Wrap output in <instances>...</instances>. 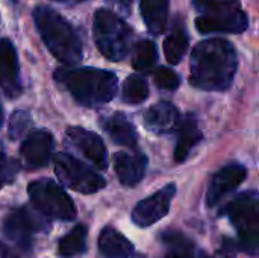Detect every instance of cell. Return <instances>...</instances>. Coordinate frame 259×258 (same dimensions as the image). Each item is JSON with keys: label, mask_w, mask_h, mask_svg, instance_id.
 Here are the masks:
<instances>
[{"label": "cell", "mask_w": 259, "mask_h": 258, "mask_svg": "<svg viewBox=\"0 0 259 258\" xmlns=\"http://www.w3.org/2000/svg\"><path fill=\"white\" fill-rule=\"evenodd\" d=\"M27 195L35 210L46 217L70 222L77 214L73 199L52 179L32 181L27 187Z\"/></svg>", "instance_id": "52a82bcc"}, {"label": "cell", "mask_w": 259, "mask_h": 258, "mask_svg": "<svg viewBox=\"0 0 259 258\" xmlns=\"http://www.w3.org/2000/svg\"><path fill=\"white\" fill-rule=\"evenodd\" d=\"M67 141L99 170H105L108 167V152L103 140L97 134L83 128L71 126L67 129Z\"/></svg>", "instance_id": "7c38bea8"}, {"label": "cell", "mask_w": 259, "mask_h": 258, "mask_svg": "<svg viewBox=\"0 0 259 258\" xmlns=\"http://www.w3.org/2000/svg\"><path fill=\"white\" fill-rule=\"evenodd\" d=\"M108 2H111L112 5H115L121 9H129V6L132 5L134 0H108Z\"/></svg>", "instance_id": "f1b7e54d"}, {"label": "cell", "mask_w": 259, "mask_h": 258, "mask_svg": "<svg viewBox=\"0 0 259 258\" xmlns=\"http://www.w3.org/2000/svg\"><path fill=\"white\" fill-rule=\"evenodd\" d=\"M2 125H3V106L0 103V128H2Z\"/></svg>", "instance_id": "1f68e13d"}, {"label": "cell", "mask_w": 259, "mask_h": 258, "mask_svg": "<svg viewBox=\"0 0 259 258\" xmlns=\"http://www.w3.org/2000/svg\"><path fill=\"white\" fill-rule=\"evenodd\" d=\"M36 29L50 53L64 65H76L82 59V41L74 27L56 11L38 6L33 11Z\"/></svg>", "instance_id": "3957f363"}, {"label": "cell", "mask_w": 259, "mask_h": 258, "mask_svg": "<svg viewBox=\"0 0 259 258\" xmlns=\"http://www.w3.org/2000/svg\"><path fill=\"white\" fill-rule=\"evenodd\" d=\"M0 258H8V249L2 242H0Z\"/></svg>", "instance_id": "f546056e"}, {"label": "cell", "mask_w": 259, "mask_h": 258, "mask_svg": "<svg viewBox=\"0 0 259 258\" xmlns=\"http://www.w3.org/2000/svg\"><path fill=\"white\" fill-rule=\"evenodd\" d=\"M199 15L196 27L202 33H241L249 18L238 0H193Z\"/></svg>", "instance_id": "277c9868"}, {"label": "cell", "mask_w": 259, "mask_h": 258, "mask_svg": "<svg viewBox=\"0 0 259 258\" xmlns=\"http://www.w3.org/2000/svg\"><path fill=\"white\" fill-rule=\"evenodd\" d=\"M87 237H88V230L85 225H76L68 234H65L59 245H58V252L64 258L76 257L80 255L87 251Z\"/></svg>", "instance_id": "7402d4cb"}, {"label": "cell", "mask_w": 259, "mask_h": 258, "mask_svg": "<svg viewBox=\"0 0 259 258\" xmlns=\"http://www.w3.org/2000/svg\"><path fill=\"white\" fill-rule=\"evenodd\" d=\"M123 100L129 105L143 103L149 96V85L146 79L138 75L129 76L123 84Z\"/></svg>", "instance_id": "d4e9b609"}, {"label": "cell", "mask_w": 259, "mask_h": 258, "mask_svg": "<svg viewBox=\"0 0 259 258\" xmlns=\"http://www.w3.org/2000/svg\"><path fill=\"white\" fill-rule=\"evenodd\" d=\"M238 233V245L250 257H259V192H244L222 210Z\"/></svg>", "instance_id": "5b68a950"}, {"label": "cell", "mask_w": 259, "mask_h": 258, "mask_svg": "<svg viewBox=\"0 0 259 258\" xmlns=\"http://www.w3.org/2000/svg\"><path fill=\"white\" fill-rule=\"evenodd\" d=\"M178 141L175 148V161L176 163H184L194 146L202 140V131L199 129V123L194 114H187L178 128Z\"/></svg>", "instance_id": "ac0fdd59"}, {"label": "cell", "mask_w": 259, "mask_h": 258, "mask_svg": "<svg viewBox=\"0 0 259 258\" xmlns=\"http://www.w3.org/2000/svg\"><path fill=\"white\" fill-rule=\"evenodd\" d=\"M247 176V170L244 166L238 163H231L222 167L211 178L208 192H206V205H217L228 193L234 192Z\"/></svg>", "instance_id": "4fadbf2b"}, {"label": "cell", "mask_w": 259, "mask_h": 258, "mask_svg": "<svg viewBox=\"0 0 259 258\" xmlns=\"http://www.w3.org/2000/svg\"><path fill=\"white\" fill-rule=\"evenodd\" d=\"M190 61V82L205 91L228 90L238 68L237 50L223 38L200 41L193 49Z\"/></svg>", "instance_id": "6da1fadb"}, {"label": "cell", "mask_w": 259, "mask_h": 258, "mask_svg": "<svg viewBox=\"0 0 259 258\" xmlns=\"http://www.w3.org/2000/svg\"><path fill=\"white\" fill-rule=\"evenodd\" d=\"M0 88L9 97L21 93L18 56L14 44L6 38H0Z\"/></svg>", "instance_id": "9a60e30c"}, {"label": "cell", "mask_w": 259, "mask_h": 258, "mask_svg": "<svg viewBox=\"0 0 259 258\" xmlns=\"http://www.w3.org/2000/svg\"><path fill=\"white\" fill-rule=\"evenodd\" d=\"M114 167L120 182L126 187H134L143 179L146 173L147 157L140 152H118L114 155Z\"/></svg>", "instance_id": "2e32d148"}, {"label": "cell", "mask_w": 259, "mask_h": 258, "mask_svg": "<svg viewBox=\"0 0 259 258\" xmlns=\"http://www.w3.org/2000/svg\"><path fill=\"white\" fill-rule=\"evenodd\" d=\"M158 59L156 44L150 40H141L135 44L132 52V65L138 71L150 70Z\"/></svg>", "instance_id": "cb8c5ba5"}, {"label": "cell", "mask_w": 259, "mask_h": 258, "mask_svg": "<svg viewBox=\"0 0 259 258\" xmlns=\"http://www.w3.org/2000/svg\"><path fill=\"white\" fill-rule=\"evenodd\" d=\"M55 2H59V3H80V2H85V0H55Z\"/></svg>", "instance_id": "4dcf8cb0"}, {"label": "cell", "mask_w": 259, "mask_h": 258, "mask_svg": "<svg viewBox=\"0 0 259 258\" xmlns=\"http://www.w3.org/2000/svg\"><path fill=\"white\" fill-rule=\"evenodd\" d=\"M153 81H155V84H156L159 88H162V90H170V91L176 90V88L179 87V84H181L179 75H178L175 70L167 68V67H159V68H156L155 73H153Z\"/></svg>", "instance_id": "4316f807"}, {"label": "cell", "mask_w": 259, "mask_h": 258, "mask_svg": "<svg viewBox=\"0 0 259 258\" xmlns=\"http://www.w3.org/2000/svg\"><path fill=\"white\" fill-rule=\"evenodd\" d=\"M144 123L155 134H167L179 128L181 116L178 108L170 102H158L147 109Z\"/></svg>", "instance_id": "e0dca14e"}, {"label": "cell", "mask_w": 259, "mask_h": 258, "mask_svg": "<svg viewBox=\"0 0 259 258\" xmlns=\"http://www.w3.org/2000/svg\"><path fill=\"white\" fill-rule=\"evenodd\" d=\"M170 0H141L140 9L150 33L159 35L165 30Z\"/></svg>", "instance_id": "44dd1931"}, {"label": "cell", "mask_w": 259, "mask_h": 258, "mask_svg": "<svg viewBox=\"0 0 259 258\" xmlns=\"http://www.w3.org/2000/svg\"><path fill=\"white\" fill-rule=\"evenodd\" d=\"M162 242L167 246V252L164 258H209L199 246H196L188 237H185L181 233H164ZM234 249L235 246L229 240H225L222 251L215 258H234Z\"/></svg>", "instance_id": "5bb4252c"}, {"label": "cell", "mask_w": 259, "mask_h": 258, "mask_svg": "<svg viewBox=\"0 0 259 258\" xmlns=\"http://www.w3.org/2000/svg\"><path fill=\"white\" fill-rule=\"evenodd\" d=\"M55 79L83 106L96 108L111 102L117 93L118 81L115 73L93 67L59 68Z\"/></svg>", "instance_id": "7a4b0ae2"}, {"label": "cell", "mask_w": 259, "mask_h": 258, "mask_svg": "<svg viewBox=\"0 0 259 258\" xmlns=\"http://www.w3.org/2000/svg\"><path fill=\"white\" fill-rule=\"evenodd\" d=\"M55 172L65 187L83 195L97 193L106 186L102 175L70 154L62 152L55 157Z\"/></svg>", "instance_id": "ba28073f"}, {"label": "cell", "mask_w": 259, "mask_h": 258, "mask_svg": "<svg viewBox=\"0 0 259 258\" xmlns=\"http://www.w3.org/2000/svg\"><path fill=\"white\" fill-rule=\"evenodd\" d=\"M94 40L100 53L111 61H121L131 50L132 30L112 11L97 9L94 14Z\"/></svg>", "instance_id": "8992f818"}, {"label": "cell", "mask_w": 259, "mask_h": 258, "mask_svg": "<svg viewBox=\"0 0 259 258\" xmlns=\"http://www.w3.org/2000/svg\"><path fill=\"white\" fill-rule=\"evenodd\" d=\"M18 166L14 160H9L2 151H0V190L14 181L17 175Z\"/></svg>", "instance_id": "83f0119b"}, {"label": "cell", "mask_w": 259, "mask_h": 258, "mask_svg": "<svg viewBox=\"0 0 259 258\" xmlns=\"http://www.w3.org/2000/svg\"><path fill=\"white\" fill-rule=\"evenodd\" d=\"M12 2H14V3H15V2H17V0H12Z\"/></svg>", "instance_id": "d6a6232c"}, {"label": "cell", "mask_w": 259, "mask_h": 258, "mask_svg": "<svg viewBox=\"0 0 259 258\" xmlns=\"http://www.w3.org/2000/svg\"><path fill=\"white\" fill-rule=\"evenodd\" d=\"M175 195H176V186L168 184L164 189L153 193L152 196L140 201L132 211L134 224L140 228H147L159 222L162 217L168 214L171 199L175 198Z\"/></svg>", "instance_id": "30bf717a"}, {"label": "cell", "mask_w": 259, "mask_h": 258, "mask_svg": "<svg viewBox=\"0 0 259 258\" xmlns=\"http://www.w3.org/2000/svg\"><path fill=\"white\" fill-rule=\"evenodd\" d=\"M32 125V119L30 114L27 111L23 109H17L12 117H11V123H9V137L12 140L20 138Z\"/></svg>", "instance_id": "484cf974"}, {"label": "cell", "mask_w": 259, "mask_h": 258, "mask_svg": "<svg viewBox=\"0 0 259 258\" xmlns=\"http://www.w3.org/2000/svg\"><path fill=\"white\" fill-rule=\"evenodd\" d=\"M46 230V222L27 207L17 208L3 222L5 236L21 251L29 252L33 245V234Z\"/></svg>", "instance_id": "9c48e42d"}, {"label": "cell", "mask_w": 259, "mask_h": 258, "mask_svg": "<svg viewBox=\"0 0 259 258\" xmlns=\"http://www.w3.org/2000/svg\"><path fill=\"white\" fill-rule=\"evenodd\" d=\"M102 128L111 137V140L120 146H126L131 149L137 148L138 135L134 125L129 119L121 113H114L102 120Z\"/></svg>", "instance_id": "d6986e66"}, {"label": "cell", "mask_w": 259, "mask_h": 258, "mask_svg": "<svg viewBox=\"0 0 259 258\" xmlns=\"http://www.w3.org/2000/svg\"><path fill=\"white\" fill-rule=\"evenodd\" d=\"M53 148H55L53 135L49 131L38 129V131L30 132L24 138L20 148V155H21L24 169L33 170V169H41L47 166L49 161L52 160Z\"/></svg>", "instance_id": "8fae6325"}, {"label": "cell", "mask_w": 259, "mask_h": 258, "mask_svg": "<svg viewBox=\"0 0 259 258\" xmlns=\"http://www.w3.org/2000/svg\"><path fill=\"white\" fill-rule=\"evenodd\" d=\"M100 254L106 258H135L137 252L134 245L115 228L105 227L99 236Z\"/></svg>", "instance_id": "ffe728a7"}, {"label": "cell", "mask_w": 259, "mask_h": 258, "mask_svg": "<svg viewBox=\"0 0 259 258\" xmlns=\"http://www.w3.org/2000/svg\"><path fill=\"white\" fill-rule=\"evenodd\" d=\"M188 49V35L182 24H176L164 41V53L170 64H179Z\"/></svg>", "instance_id": "603a6c76"}]
</instances>
